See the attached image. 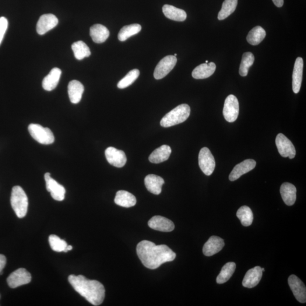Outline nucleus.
<instances>
[{"mask_svg":"<svg viewBox=\"0 0 306 306\" xmlns=\"http://www.w3.org/2000/svg\"><path fill=\"white\" fill-rule=\"evenodd\" d=\"M256 165V161L254 160L248 159L243 161L236 165L232 170L229 175V180L231 182L237 180L243 175L254 169Z\"/></svg>","mask_w":306,"mask_h":306,"instance_id":"16","label":"nucleus"},{"mask_svg":"<svg viewBox=\"0 0 306 306\" xmlns=\"http://www.w3.org/2000/svg\"><path fill=\"white\" fill-rule=\"evenodd\" d=\"M90 35L96 43H102L110 36V31L106 27L100 24H94L90 29Z\"/></svg>","mask_w":306,"mask_h":306,"instance_id":"23","label":"nucleus"},{"mask_svg":"<svg viewBox=\"0 0 306 306\" xmlns=\"http://www.w3.org/2000/svg\"><path fill=\"white\" fill-rule=\"evenodd\" d=\"M8 27V21L6 18L3 17L0 18V45L1 44Z\"/></svg>","mask_w":306,"mask_h":306,"instance_id":"38","label":"nucleus"},{"mask_svg":"<svg viewBox=\"0 0 306 306\" xmlns=\"http://www.w3.org/2000/svg\"><path fill=\"white\" fill-rule=\"evenodd\" d=\"M191 113V108L187 104H182L175 107L162 119L161 125L164 128L171 127L187 120Z\"/></svg>","mask_w":306,"mask_h":306,"instance_id":"3","label":"nucleus"},{"mask_svg":"<svg viewBox=\"0 0 306 306\" xmlns=\"http://www.w3.org/2000/svg\"><path fill=\"white\" fill-rule=\"evenodd\" d=\"M216 69V65L214 62L209 64H202L193 70L192 76L195 79H205L213 75Z\"/></svg>","mask_w":306,"mask_h":306,"instance_id":"24","label":"nucleus"},{"mask_svg":"<svg viewBox=\"0 0 306 306\" xmlns=\"http://www.w3.org/2000/svg\"><path fill=\"white\" fill-rule=\"evenodd\" d=\"M208 62H209V61H205L206 64H207V63H208Z\"/></svg>","mask_w":306,"mask_h":306,"instance_id":"42","label":"nucleus"},{"mask_svg":"<svg viewBox=\"0 0 306 306\" xmlns=\"http://www.w3.org/2000/svg\"><path fill=\"white\" fill-rule=\"evenodd\" d=\"M177 62V59L174 56H167L162 59L155 69L154 78L156 80L164 78L174 69Z\"/></svg>","mask_w":306,"mask_h":306,"instance_id":"7","label":"nucleus"},{"mask_svg":"<svg viewBox=\"0 0 306 306\" xmlns=\"http://www.w3.org/2000/svg\"><path fill=\"white\" fill-rule=\"evenodd\" d=\"M237 4L238 0H224L221 10L218 15V19L220 20L226 19L234 12L237 8Z\"/></svg>","mask_w":306,"mask_h":306,"instance_id":"33","label":"nucleus"},{"mask_svg":"<svg viewBox=\"0 0 306 306\" xmlns=\"http://www.w3.org/2000/svg\"><path fill=\"white\" fill-rule=\"evenodd\" d=\"M224 242L223 239L217 236H212L203 247V254L206 256H211L217 254L223 249Z\"/></svg>","mask_w":306,"mask_h":306,"instance_id":"18","label":"nucleus"},{"mask_svg":"<svg viewBox=\"0 0 306 306\" xmlns=\"http://www.w3.org/2000/svg\"><path fill=\"white\" fill-rule=\"evenodd\" d=\"M149 226L155 230L162 232H171L175 228L172 221L164 217L154 216L148 222Z\"/></svg>","mask_w":306,"mask_h":306,"instance_id":"15","label":"nucleus"},{"mask_svg":"<svg viewBox=\"0 0 306 306\" xmlns=\"http://www.w3.org/2000/svg\"><path fill=\"white\" fill-rule=\"evenodd\" d=\"M164 15L167 19L183 22L187 19V13L184 10L170 5H164L163 8Z\"/></svg>","mask_w":306,"mask_h":306,"instance_id":"28","label":"nucleus"},{"mask_svg":"<svg viewBox=\"0 0 306 306\" xmlns=\"http://www.w3.org/2000/svg\"><path fill=\"white\" fill-rule=\"evenodd\" d=\"M114 202L117 205L124 207H131L135 206L137 202L134 195L123 190L117 192Z\"/></svg>","mask_w":306,"mask_h":306,"instance_id":"27","label":"nucleus"},{"mask_svg":"<svg viewBox=\"0 0 306 306\" xmlns=\"http://www.w3.org/2000/svg\"><path fill=\"white\" fill-rule=\"evenodd\" d=\"M164 184L163 178L156 175H147L145 178L146 188L153 194L158 195L162 192V187Z\"/></svg>","mask_w":306,"mask_h":306,"instance_id":"21","label":"nucleus"},{"mask_svg":"<svg viewBox=\"0 0 306 306\" xmlns=\"http://www.w3.org/2000/svg\"><path fill=\"white\" fill-rule=\"evenodd\" d=\"M10 202L18 217L22 219L26 216L29 201L26 193L20 186H15L13 188Z\"/></svg>","mask_w":306,"mask_h":306,"instance_id":"4","label":"nucleus"},{"mask_svg":"<svg viewBox=\"0 0 306 306\" xmlns=\"http://www.w3.org/2000/svg\"><path fill=\"white\" fill-rule=\"evenodd\" d=\"M172 150L170 146L163 145L156 149L150 155L149 160L153 163H160L169 158Z\"/></svg>","mask_w":306,"mask_h":306,"instance_id":"26","label":"nucleus"},{"mask_svg":"<svg viewBox=\"0 0 306 306\" xmlns=\"http://www.w3.org/2000/svg\"><path fill=\"white\" fill-rule=\"evenodd\" d=\"M28 130L31 137L37 142L44 145H50L55 142V137L51 129L37 124H31Z\"/></svg>","mask_w":306,"mask_h":306,"instance_id":"5","label":"nucleus"},{"mask_svg":"<svg viewBox=\"0 0 306 306\" xmlns=\"http://www.w3.org/2000/svg\"><path fill=\"white\" fill-rule=\"evenodd\" d=\"M68 281L73 289L91 304L99 306L103 302L105 289L99 281L87 279L85 276L75 274L70 275Z\"/></svg>","mask_w":306,"mask_h":306,"instance_id":"2","label":"nucleus"},{"mask_svg":"<svg viewBox=\"0 0 306 306\" xmlns=\"http://www.w3.org/2000/svg\"><path fill=\"white\" fill-rule=\"evenodd\" d=\"M276 144L281 156L284 158L289 157L290 159H293L295 157L296 150L293 143L282 133H279L277 136Z\"/></svg>","mask_w":306,"mask_h":306,"instance_id":"9","label":"nucleus"},{"mask_svg":"<svg viewBox=\"0 0 306 306\" xmlns=\"http://www.w3.org/2000/svg\"><path fill=\"white\" fill-rule=\"evenodd\" d=\"M254 55L251 52H245L243 55L240 68H239V74L241 76H247L249 69L254 64Z\"/></svg>","mask_w":306,"mask_h":306,"instance_id":"35","label":"nucleus"},{"mask_svg":"<svg viewBox=\"0 0 306 306\" xmlns=\"http://www.w3.org/2000/svg\"><path fill=\"white\" fill-rule=\"evenodd\" d=\"M136 251L141 262L147 268L155 269L163 264L173 261L176 254L164 245H156L144 240L137 245Z\"/></svg>","mask_w":306,"mask_h":306,"instance_id":"1","label":"nucleus"},{"mask_svg":"<svg viewBox=\"0 0 306 306\" xmlns=\"http://www.w3.org/2000/svg\"><path fill=\"white\" fill-rule=\"evenodd\" d=\"M199 164L202 171L207 176L212 175L215 169V160L210 150L207 147H203L200 151Z\"/></svg>","mask_w":306,"mask_h":306,"instance_id":"6","label":"nucleus"},{"mask_svg":"<svg viewBox=\"0 0 306 306\" xmlns=\"http://www.w3.org/2000/svg\"><path fill=\"white\" fill-rule=\"evenodd\" d=\"M236 269V264L234 262L227 263L222 268L220 273L217 277V283L223 284L230 280Z\"/></svg>","mask_w":306,"mask_h":306,"instance_id":"29","label":"nucleus"},{"mask_svg":"<svg viewBox=\"0 0 306 306\" xmlns=\"http://www.w3.org/2000/svg\"><path fill=\"white\" fill-rule=\"evenodd\" d=\"M72 49L75 58L79 61L89 57L91 55L90 48L82 41H78L74 43L72 45Z\"/></svg>","mask_w":306,"mask_h":306,"instance_id":"31","label":"nucleus"},{"mask_svg":"<svg viewBox=\"0 0 306 306\" xmlns=\"http://www.w3.org/2000/svg\"><path fill=\"white\" fill-rule=\"evenodd\" d=\"M44 179L47 191L51 193L52 198L59 202L64 200L66 193L65 188L52 178L49 172L45 174Z\"/></svg>","mask_w":306,"mask_h":306,"instance_id":"11","label":"nucleus"},{"mask_svg":"<svg viewBox=\"0 0 306 306\" xmlns=\"http://www.w3.org/2000/svg\"><path fill=\"white\" fill-rule=\"evenodd\" d=\"M6 264V258L4 255L0 254V275L2 274V270L5 268Z\"/></svg>","mask_w":306,"mask_h":306,"instance_id":"39","label":"nucleus"},{"mask_svg":"<svg viewBox=\"0 0 306 306\" xmlns=\"http://www.w3.org/2000/svg\"><path fill=\"white\" fill-rule=\"evenodd\" d=\"M266 36V32L265 29L261 26H256L249 31L247 41L248 43L256 45L259 44L264 40Z\"/></svg>","mask_w":306,"mask_h":306,"instance_id":"30","label":"nucleus"},{"mask_svg":"<svg viewBox=\"0 0 306 306\" xmlns=\"http://www.w3.org/2000/svg\"><path fill=\"white\" fill-rule=\"evenodd\" d=\"M288 283L295 298L302 304L306 302V289L305 284L295 275H291L288 279Z\"/></svg>","mask_w":306,"mask_h":306,"instance_id":"13","label":"nucleus"},{"mask_svg":"<svg viewBox=\"0 0 306 306\" xmlns=\"http://www.w3.org/2000/svg\"><path fill=\"white\" fill-rule=\"evenodd\" d=\"M263 272L261 267L259 266L248 270L243 280V286L247 288H253L258 286L262 279Z\"/></svg>","mask_w":306,"mask_h":306,"instance_id":"17","label":"nucleus"},{"mask_svg":"<svg viewBox=\"0 0 306 306\" xmlns=\"http://www.w3.org/2000/svg\"><path fill=\"white\" fill-rule=\"evenodd\" d=\"M174 56H177V54H175Z\"/></svg>","mask_w":306,"mask_h":306,"instance_id":"43","label":"nucleus"},{"mask_svg":"<svg viewBox=\"0 0 306 306\" xmlns=\"http://www.w3.org/2000/svg\"><path fill=\"white\" fill-rule=\"evenodd\" d=\"M66 248L67 249L68 251H70L72 250L73 247L72 245H67V247H66Z\"/></svg>","mask_w":306,"mask_h":306,"instance_id":"41","label":"nucleus"},{"mask_svg":"<svg viewBox=\"0 0 306 306\" xmlns=\"http://www.w3.org/2000/svg\"><path fill=\"white\" fill-rule=\"evenodd\" d=\"M304 61L299 57L295 61L293 73V90L295 94L300 92L303 78Z\"/></svg>","mask_w":306,"mask_h":306,"instance_id":"19","label":"nucleus"},{"mask_svg":"<svg viewBox=\"0 0 306 306\" xmlns=\"http://www.w3.org/2000/svg\"><path fill=\"white\" fill-rule=\"evenodd\" d=\"M68 91L70 102L73 104H77L82 99L84 86L79 81L73 80L69 83Z\"/></svg>","mask_w":306,"mask_h":306,"instance_id":"22","label":"nucleus"},{"mask_svg":"<svg viewBox=\"0 0 306 306\" xmlns=\"http://www.w3.org/2000/svg\"><path fill=\"white\" fill-rule=\"evenodd\" d=\"M49 243L52 250L58 252L64 251L68 245L64 240H62L56 235H50L49 237Z\"/></svg>","mask_w":306,"mask_h":306,"instance_id":"37","label":"nucleus"},{"mask_svg":"<svg viewBox=\"0 0 306 306\" xmlns=\"http://www.w3.org/2000/svg\"><path fill=\"white\" fill-rule=\"evenodd\" d=\"M61 75V70L55 68L45 77L42 82V86L45 90L50 91L54 90L58 86Z\"/></svg>","mask_w":306,"mask_h":306,"instance_id":"25","label":"nucleus"},{"mask_svg":"<svg viewBox=\"0 0 306 306\" xmlns=\"http://www.w3.org/2000/svg\"><path fill=\"white\" fill-rule=\"evenodd\" d=\"M58 18L52 14L42 15L37 24V31L40 35H44L58 25Z\"/></svg>","mask_w":306,"mask_h":306,"instance_id":"14","label":"nucleus"},{"mask_svg":"<svg viewBox=\"0 0 306 306\" xmlns=\"http://www.w3.org/2000/svg\"><path fill=\"white\" fill-rule=\"evenodd\" d=\"M237 216L241 222L243 226H250L254 220L252 211L247 206H243L237 211Z\"/></svg>","mask_w":306,"mask_h":306,"instance_id":"34","label":"nucleus"},{"mask_svg":"<svg viewBox=\"0 0 306 306\" xmlns=\"http://www.w3.org/2000/svg\"><path fill=\"white\" fill-rule=\"evenodd\" d=\"M274 5L279 8H281L284 5V0H272Z\"/></svg>","mask_w":306,"mask_h":306,"instance_id":"40","label":"nucleus"},{"mask_svg":"<svg viewBox=\"0 0 306 306\" xmlns=\"http://www.w3.org/2000/svg\"><path fill=\"white\" fill-rule=\"evenodd\" d=\"M31 281V274L26 269L20 268L10 274L7 279V283L10 287L15 289L30 283Z\"/></svg>","mask_w":306,"mask_h":306,"instance_id":"10","label":"nucleus"},{"mask_svg":"<svg viewBox=\"0 0 306 306\" xmlns=\"http://www.w3.org/2000/svg\"><path fill=\"white\" fill-rule=\"evenodd\" d=\"M140 76V71L138 69H133L129 72L124 78L122 79L118 83L119 89H125L135 82Z\"/></svg>","mask_w":306,"mask_h":306,"instance_id":"36","label":"nucleus"},{"mask_svg":"<svg viewBox=\"0 0 306 306\" xmlns=\"http://www.w3.org/2000/svg\"><path fill=\"white\" fill-rule=\"evenodd\" d=\"M239 104L236 97L230 95L224 101L223 114L225 120L228 122L236 121L239 115Z\"/></svg>","mask_w":306,"mask_h":306,"instance_id":"8","label":"nucleus"},{"mask_svg":"<svg viewBox=\"0 0 306 306\" xmlns=\"http://www.w3.org/2000/svg\"><path fill=\"white\" fill-rule=\"evenodd\" d=\"M142 26L139 24H132L125 26L122 28L118 34V39L120 41H124L133 35L138 34L142 30Z\"/></svg>","mask_w":306,"mask_h":306,"instance_id":"32","label":"nucleus"},{"mask_svg":"<svg viewBox=\"0 0 306 306\" xmlns=\"http://www.w3.org/2000/svg\"><path fill=\"white\" fill-rule=\"evenodd\" d=\"M105 158L108 163L115 167L121 168L124 166L126 163V157L125 153L122 150L109 147L105 151Z\"/></svg>","mask_w":306,"mask_h":306,"instance_id":"12","label":"nucleus"},{"mask_svg":"<svg viewBox=\"0 0 306 306\" xmlns=\"http://www.w3.org/2000/svg\"><path fill=\"white\" fill-rule=\"evenodd\" d=\"M280 193L285 203L288 206L294 205L297 199V189L289 183H284L281 186Z\"/></svg>","mask_w":306,"mask_h":306,"instance_id":"20","label":"nucleus"}]
</instances>
